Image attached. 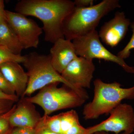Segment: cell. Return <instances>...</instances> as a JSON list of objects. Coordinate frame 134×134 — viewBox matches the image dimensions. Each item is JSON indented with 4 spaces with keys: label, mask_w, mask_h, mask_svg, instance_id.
Listing matches in <instances>:
<instances>
[{
    "label": "cell",
    "mask_w": 134,
    "mask_h": 134,
    "mask_svg": "<svg viewBox=\"0 0 134 134\" xmlns=\"http://www.w3.org/2000/svg\"><path fill=\"white\" fill-rule=\"evenodd\" d=\"M133 34L131 38L126 46L121 51L117 53V55L123 59L129 58L131 53V50L134 49V22L130 24Z\"/></svg>",
    "instance_id": "cell-19"
},
{
    "label": "cell",
    "mask_w": 134,
    "mask_h": 134,
    "mask_svg": "<svg viewBox=\"0 0 134 134\" xmlns=\"http://www.w3.org/2000/svg\"><path fill=\"white\" fill-rule=\"evenodd\" d=\"M4 6V1L3 0H0V8Z\"/></svg>",
    "instance_id": "cell-29"
},
{
    "label": "cell",
    "mask_w": 134,
    "mask_h": 134,
    "mask_svg": "<svg viewBox=\"0 0 134 134\" xmlns=\"http://www.w3.org/2000/svg\"><path fill=\"white\" fill-rule=\"evenodd\" d=\"M109 114L110 117L107 119L87 128L85 134L99 132H113L115 134L124 132L131 134L133 132L134 110L132 105L121 103Z\"/></svg>",
    "instance_id": "cell-7"
},
{
    "label": "cell",
    "mask_w": 134,
    "mask_h": 134,
    "mask_svg": "<svg viewBox=\"0 0 134 134\" xmlns=\"http://www.w3.org/2000/svg\"><path fill=\"white\" fill-rule=\"evenodd\" d=\"M93 84V100L86 104L83 108L85 120L96 119L100 115L110 113L123 99H134V86L124 88L117 82L106 83L99 79L94 80Z\"/></svg>",
    "instance_id": "cell-4"
},
{
    "label": "cell",
    "mask_w": 134,
    "mask_h": 134,
    "mask_svg": "<svg viewBox=\"0 0 134 134\" xmlns=\"http://www.w3.org/2000/svg\"><path fill=\"white\" fill-rule=\"evenodd\" d=\"M94 134H109L108 133L106 132H96V133H95ZM120 134H130L129 133H127V132H123V133H122Z\"/></svg>",
    "instance_id": "cell-28"
},
{
    "label": "cell",
    "mask_w": 134,
    "mask_h": 134,
    "mask_svg": "<svg viewBox=\"0 0 134 134\" xmlns=\"http://www.w3.org/2000/svg\"><path fill=\"white\" fill-rule=\"evenodd\" d=\"M77 55L89 60L103 59L118 64L127 73L134 74V68L130 66L125 60L113 54L103 46L97 30L75 38L72 41Z\"/></svg>",
    "instance_id": "cell-6"
},
{
    "label": "cell",
    "mask_w": 134,
    "mask_h": 134,
    "mask_svg": "<svg viewBox=\"0 0 134 134\" xmlns=\"http://www.w3.org/2000/svg\"><path fill=\"white\" fill-rule=\"evenodd\" d=\"M60 115L62 134L65 133L74 126L80 124L78 114L74 110L61 113H60Z\"/></svg>",
    "instance_id": "cell-15"
},
{
    "label": "cell",
    "mask_w": 134,
    "mask_h": 134,
    "mask_svg": "<svg viewBox=\"0 0 134 134\" xmlns=\"http://www.w3.org/2000/svg\"><path fill=\"white\" fill-rule=\"evenodd\" d=\"M5 10H6L4 9V6L0 8V24L7 21Z\"/></svg>",
    "instance_id": "cell-27"
},
{
    "label": "cell",
    "mask_w": 134,
    "mask_h": 134,
    "mask_svg": "<svg viewBox=\"0 0 134 134\" xmlns=\"http://www.w3.org/2000/svg\"><path fill=\"white\" fill-rule=\"evenodd\" d=\"M20 63L8 62L0 65V70L13 87L18 97L23 98L29 82V77Z\"/></svg>",
    "instance_id": "cell-13"
},
{
    "label": "cell",
    "mask_w": 134,
    "mask_h": 134,
    "mask_svg": "<svg viewBox=\"0 0 134 134\" xmlns=\"http://www.w3.org/2000/svg\"><path fill=\"white\" fill-rule=\"evenodd\" d=\"M130 24L124 12H116L113 18L101 26L98 33L99 38L107 45L115 47L125 37Z\"/></svg>",
    "instance_id": "cell-10"
},
{
    "label": "cell",
    "mask_w": 134,
    "mask_h": 134,
    "mask_svg": "<svg viewBox=\"0 0 134 134\" xmlns=\"http://www.w3.org/2000/svg\"><path fill=\"white\" fill-rule=\"evenodd\" d=\"M120 7L118 0H103L88 8L75 7L63 23L65 38L72 41L95 30L103 17Z\"/></svg>",
    "instance_id": "cell-3"
},
{
    "label": "cell",
    "mask_w": 134,
    "mask_h": 134,
    "mask_svg": "<svg viewBox=\"0 0 134 134\" xmlns=\"http://www.w3.org/2000/svg\"><path fill=\"white\" fill-rule=\"evenodd\" d=\"M25 60L24 55H17L7 47L0 46V65L8 62L23 63Z\"/></svg>",
    "instance_id": "cell-17"
},
{
    "label": "cell",
    "mask_w": 134,
    "mask_h": 134,
    "mask_svg": "<svg viewBox=\"0 0 134 134\" xmlns=\"http://www.w3.org/2000/svg\"><path fill=\"white\" fill-rule=\"evenodd\" d=\"M24 56L25 60L23 64L27 70L29 82L23 98L30 97L34 92L48 85L62 83L74 91L85 100L88 99V95L84 90L75 88L54 68L50 54L32 52Z\"/></svg>",
    "instance_id": "cell-2"
},
{
    "label": "cell",
    "mask_w": 134,
    "mask_h": 134,
    "mask_svg": "<svg viewBox=\"0 0 134 134\" xmlns=\"http://www.w3.org/2000/svg\"><path fill=\"white\" fill-rule=\"evenodd\" d=\"M10 134H36V130L31 128L15 127Z\"/></svg>",
    "instance_id": "cell-22"
},
{
    "label": "cell",
    "mask_w": 134,
    "mask_h": 134,
    "mask_svg": "<svg viewBox=\"0 0 134 134\" xmlns=\"http://www.w3.org/2000/svg\"><path fill=\"white\" fill-rule=\"evenodd\" d=\"M7 21L24 49L37 48L43 30L32 19L16 12L5 10Z\"/></svg>",
    "instance_id": "cell-8"
},
{
    "label": "cell",
    "mask_w": 134,
    "mask_h": 134,
    "mask_svg": "<svg viewBox=\"0 0 134 134\" xmlns=\"http://www.w3.org/2000/svg\"><path fill=\"white\" fill-rule=\"evenodd\" d=\"M37 125L48 129L51 132L62 134L60 114L52 116L43 115L41 117Z\"/></svg>",
    "instance_id": "cell-16"
},
{
    "label": "cell",
    "mask_w": 134,
    "mask_h": 134,
    "mask_svg": "<svg viewBox=\"0 0 134 134\" xmlns=\"http://www.w3.org/2000/svg\"><path fill=\"white\" fill-rule=\"evenodd\" d=\"M35 129L36 130V134H59L51 132L48 129L38 125Z\"/></svg>",
    "instance_id": "cell-26"
},
{
    "label": "cell",
    "mask_w": 134,
    "mask_h": 134,
    "mask_svg": "<svg viewBox=\"0 0 134 134\" xmlns=\"http://www.w3.org/2000/svg\"><path fill=\"white\" fill-rule=\"evenodd\" d=\"M41 118L34 104L21 98L10 117V124L13 127L35 129Z\"/></svg>",
    "instance_id": "cell-11"
},
{
    "label": "cell",
    "mask_w": 134,
    "mask_h": 134,
    "mask_svg": "<svg viewBox=\"0 0 134 134\" xmlns=\"http://www.w3.org/2000/svg\"><path fill=\"white\" fill-rule=\"evenodd\" d=\"M0 90L10 95H16L14 90L0 70Z\"/></svg>",
    "instance_id": "cell-20"
},
{
    "label": "cell",
    "mask_w": 134,
    "mask_h": 134,
    "mask_svg": "<svg viewBox=\"0 0 134 134\" xmlns=\"http://www.w3.org/2000/svg\"><path fill=\"white\" fill-rule=\"evenodd\" d=\"M19 98L16 95H10L0 90V99L11 100L16 102L19 100Z\"/></svg>",
    "instance_id": "cell-25"
},
{
    "label": "cell",
    "mask_w": 134,
    "mask_h": 134,
    "mask_svg": "<svg viewBox=\"0 0 134 134\" xmlns=\"http://www.w3.org/2000/svg\"><path fill=\"white\" fill-rule=\"evenodd\" d=\"M0 46L7 47L17 55H21L24 49L16 34L7 21L0 24Z\"/></svg>",
    "instance_id": "cell-14"
},
{
    "label": "cell",
    "mask_w": 134,
    "mask_h": 134,
    "mask_svg": "<svg viewBox=\"0 0 134 134\" xmlns=\"http://www.w3.org/2000/svg\"><path fill=\"white\" fill-rule=\"evenodd\" d=\"M87 128H85L79 124L70 128L64 134H85Z\"/></svg>",
    "instance_id": "cell-23"
},
{
    "label": "cell",
    "mask_w": 134,
    "mask_h": 134,
    "mask_svg": "<svg viewBox=\"0 0 134 134\" xmlns=\"http://www.w3.org/2000/svg\"><path fill=\"white\" fill-rule=\"evenodd\" d=\"M16 105H15L8 112L0 115V134H10L9 118L14 111Z\"/></svg>",
    "instance_id": "cell-18"
},
{
    "label": "cell",
    "mask_w": 134,
    "mask_h": 134,
    "mask_svg": "<svg viewBox=\"0 0 134 134\" xmlns=\"http://www.w3.org/2000/svg\"><path fill=\"white\" fill-rule=\"evenodd\" d=\"M14 103L11 100L0 99V115L9 111L14 106Z\"/></svg>",
    "instance_id": "cell-21"
},
{
    "label": "cell",
    "mask_w": 134,
    "mask_h": 134,
    "mask_svg": "<svg viewBox=\"0 0 134 134\" xmlns=\"http://www.w3.org/2000/svg\"><path fill=\"white\" fill-rule=\"evenodd\" d=\"M70 0H21L16 5L15 10L25 16H32L43 23L46 41L54 44L65 38L63 23L75 8Z\"/></svg>",
    "instance_id": "cell-1"
},
{
    "label": "cell",
    "mask_w": 134,
    "mask_h": 134,
    "mask_svg": "<svg viewBox=\"0 0 134 134\" xmlns=\"http://www.w3.org/2000/svg\"><path fill=\"white\" fill-rule=\"evenodd\" d=\"M75 6L78 8H88L93 6V0H75L74 1Z\"/></svg>",
    "instance_id": "cell-24"
},
{
    "label": "cell",
    "mask_w": 134,
    "mask_h": 134,
    "mask_svg": "<svg viewBox=\"0 0 134 134\" xmlns=\"http://www.w3.org/2000/svg\"><path fill=\"white\" fill-rule=\"evenodd\" d=\"M96 67L91 60L77 56L61 74L67 82L79 90L91 88Z\"/></svg>",
    "instance_id": "cell-9"
},
{
    "label": "cell",
    "mask_w": 134,
    "mask_h": 134,
    "mask_svg": "<svg viewBox=\"0 0 134 134\" xmlns=\"http://www.w3.org/2000/svg\"><path fill=\"white\" fill-rule=\"evenodd\" d=\"M50 54L53 67L60 74L77 57L72 41L65 38H60L53 44Z\"/></svg>",
    "instance_id": "cell-12"
},
{
    "label": "cell",
    "mask_w": 134,
    "mask_h": 134,
    "mask_svg": "<svg viewBox=\"0 0 134 134\" xmlns=\"http://www.w3.org/2000/svg\"><path fill=\"white\" fill-rule=\"evenodd\" d=\"M59 83L48 85L32 97H25L26 100L42 108L44 115L58 110L80 107L85 100L73 90L65 85L58 87Z\"/></svg>",
    "instance_id": "cell-5"
}]
</instances>
